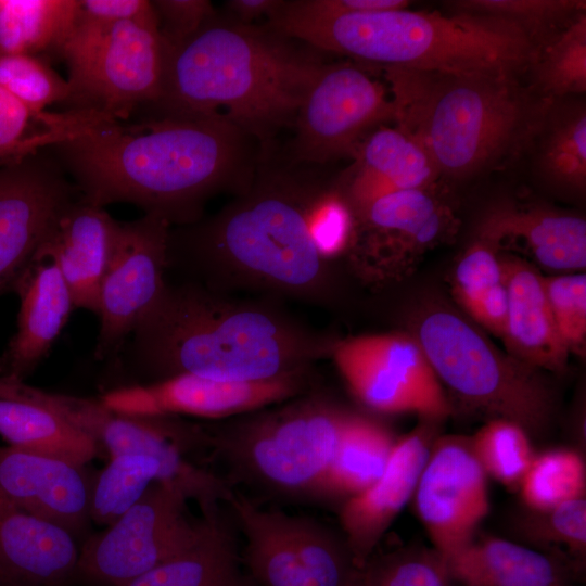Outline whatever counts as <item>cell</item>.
<instances>
[{
  "label": "cell",
  "mask_w": 586,
  "mask_h": 586,
  "mask_svg": "<svg viewBox=\"0 0 586 586\" xmlns=\"http://www.w3.org/2000/svg\"><path fill=\"white\" fill-rule=\"evenodd\" d=\"M339 336L296 318L280 301L167 284L132 333L131 356L151 382L192 374L258 382L313 368L331 357Z\"/></svg>",
  "instance_id": "3957f363"
},
{
  "label": "cell",
  "mask_w": 586,
  "mask_h": 586,
  "mask_svg": "<svg viewBox=\"0 0 586 586\" xmlns=\"http://www.w3.org/2000/svg\"><path fill=\"white\" fill-rule=\"evenodd\" d=\"M313 368L258 382H225L179 374L117 387L100 400L111 410L138 417L194 416L228 419L270 407L310 391Z\"/></svg>",
  "instance_id": "e0dca14e"
},
{
  "label": "cell",
  "mask_w": 586,
  "mask_h": 586,
  "mask_svg": "<svg viewBox=\"0 0 586 586\" xmlns=\"http://www.w3.org/2000/svg\"><path fill=\"white\" fill-rule=\"evenodd\" d=\"M322 187L301 170L259 162L246 190L216 214L170 228L168 267L216 292L333 308L339 266L320 254L309 221Z\"/></svg>",
  "instance_id": "7a4b0ae2"
},
{
  "label": "cell",
  "mask_w": 586,
  "mask_h": 586,
  "mask_svg": "<svg viewBox=\"0 0 586 586\" xmlns=\"http://www.w3.org/2000/svg\"><path fill=\"white\" fill-rule=\"evenodd\" d=\"M203 515L206 525L193 546L126 586H252L220 508Z\"/></svg>",
  "instance_id": "f1b7e54d"
},
{
  "label": "cell",
  "mask_w": 586,
  "mask_h": 586,
  "mask_svg": "<svg viewBox=\"0 0 586 586\" xmlns=\"http://www.w3.org/2000/svg\"><path fill=\"white\" fill-rule=\"evenodd\" d=\"M94 119L86 110L35 113L0 88V165L67 140Z\"/></svg>",
  "instance_id": "836d02e7"
},
{
  "label": "cell",
  "mask_w": 586,
  "mask_h": 586,
  "mask_svg": "<svg viewBox=\"0 0 586 586\" xmlns=\"http://www.w3.org/2000/svg\"><path fill=\"white\" fill-rule=\"evenodd\" d=\"M533 167L549 186L571 193L586 187V109L576 97L550 99L528 144Z\"/></svg>",
  "instance_id": "83f0119b"
},
{
  "label": "cell",
  "mask_w": 586,
  "mask_h": 586,
  "mask_svg": "<svg viewBox=\"0 0 586 586\" xmlns=\"http://www.w3.org/2000/svg\"><path fill=\"white\" fill-rule=\"evenodd\" d=\"M351 409L310 391L216 425H202L239 480L285 497H315Z\"/></svg>",
  "instance_id": "52a82bcc"
},
{
  "label": "cell",
  "mask_w": 586,
  "mask_h": 586,
  "mask_svg": "<svg viewBox=\"0 0 586 586\" xmlns=\"http://www.w3.org/2000/svg\"><path fill=\"white\" fill-rule=\"evenodd\" d=\"M431 436L426 426H420L398 438L380 479L344 501L340 523L357 569L371 559L382 535L413 497L430 454Z\"/></svg>",
  "instance_id": "ffe728a7"
},
{
  "label": "cell",
  "mask_w": 586,
  "mask_h": 586,
  "mask_svg": "<svg viewBox=\"0 0 586 586\" xmlns=\"http://www.w3.org/2000/svg\"><path fill=\"white\" fill-rule=\"evenodd\" d=\"M518 488L523 502L534 511L585 498V462L577 451L566 448L535 455Z\"/></svg>",
  "instance_id": "d590c367"
},
{
  "label": "cell",
  "mask_w": 586,
  "mask_h": 586,
  "mask_svg": "<svg viewBox=\"0 0 586 586\" xmlns=\"http://www.w3.org/2000/svg\"><path fill=\"white\" fill-rule=\"evenodd\" d=\"M394 118L382 84L347 63L322 64L297 110L292 163L322 165L347 155L373 126Z\"/></svg>",
  "instance_id": "5bb4252c"
},
{
  "label": "cell",
  "mask_w": 586,
  "mask_h": 586,
  "mask_svg": "<svg viewBox=\"0 0 586 586\" xmlns=\"http://www.w3.org/2000/svg\"><path fill=\"white\" fill-rule=\"evenodd\" d=\"M486 480L469 440L446 436L431 446L413 497L434 550L444 559L468 544L487 515Z\"/></svg>",
  "instance_id": "ac0fdd59"
},
{
  "label": "cell",
  "mask_w": 586,
  "mask_h": 586,
  "mask_svg": "<svg viewBox=\"0 0 586 586\" xmlns=\"http://www.w3.org/2000/svg\"><path fill=\"white\" fill-rule=\"evenodd\" d=\"M78 558L73 534L24 511L0 491V586H68Z\"/></svg>",
  "instance_id": "7402d4cb"
},
{
  "label": "cell",
  "mask_w": 586,
  "mask_h": 586,
  "mask_svg": "<svg viewBox=\"0 0 586 586\" xmlns=\"http://www.w3.org/2000/svg\"><path fill=\"white\" fill-rule=\"evenodd\" d=\"M499 256L508 297L501 336L506 352L537 370H565L570 353L556 326L544 276L522 257Z\"/></svg>",
  "instance_id": "d4e9b609"
},
{
  "label": "cell",
  "mask_w": 586,
  "mask_h": 586,
  "mask_svg": "<svg viewBox=\"0 0 586 586\" xmlns=\"http://www.w3.org/2000/svg\"><path fill=\"white\" fill-rule=\"evenodd\" d=\"M255 138L216 114L103 118L47 150L95 206L126 202L171 227L201 219L222 191L243 192L259 164Z\"/></svg>",
  "instance_id": "6da1fadb"
},
{
  "label": "cell",
  "mask_w": 586,
  "mask_h": 586,
  "mask_svg": "<svg viewBox=\"0 0 586 586\" xmlns=\"http://www.w3.org/2000/svg\"><path fill=\"white\" fill-rule=\"evenodd\" d=\"M17 328L0 355V375L24 381L47 357L76 309L55 260L39 249L17 282Z\"/></svg>",
  "instance_id": "44dd1931"
},
{
  "label": "cell",
  "mask_w": 586,
  "mask_h": 586,
  "mask_svg": "<svg viewBox=\"0 0 586 586\" xmlns=\"http://www.w3.org/2000/svg\"><path fill=\"white\" fill-rule=\"evenodd\" d=\"M120 222L80 196L60 214L40 250L56 263L76 308L98 315L100 286Z\"/></svg>",
  "instance_id": "603a6c76"
},
{
  "label": "cell",
  "mask_w": 586,
  "mask_h": 586,
  "mask_svg": "<svg viewBox=\"0 0 586 586\" xmlns=\"http://www.w3.org/2000/svg\"><path fill=\"white\" fill-rule=\"evenodd\" d=\"M469 442L486 475L512 488L519 487L535 457L528 432L508 419H491Z\"/></svg>",
  "instance_id": "8d00e7d4"
},
{
  "label": "cell",
  "mask_w": 586,
  "mask_h": 586,
  "mask_svg": "<svg viewBox=\"0 0 586 586\" xmlns=\"http://www.w3.org/2000/svg\"><path fill=\"white\" fill-rule=\"evenodd\" d=\"M0 88L35 113L67 103L69 86L41 58L28 54L0 56Z\"/></svg>",
  "instance_id": "f35d334b"
},
{
  "label": "cell",
  "mask_w": 586,
  "mask_h": 586,
  "mask_svg": "<svg viewBox=\"0 0 586 586\" xmlns=\"http://www.w3.org/2000/svg\"><path fill=\"white\" fill-rule=\"evenodd\" d=\"M497 252L488 242L477 238L455 267L451 293L473 323L501 339L508 297Z\"/></svg>",
  "instance_id": "d6a6232c"
},
{
  "label": "cell",
  "mask_w": 586,
  "mask_h": 586,
  "mask_svg": "<svg viewBox=\"0 0 586 586\" xmlns=\"http://www.w3.org/2000/svg\"><path fill=\"white\" fill-rule=\"evenodd\" d=\"M0 436L9 446L85 466L99 444L60 416L31 402L0 397Z\"/></svg>",
  "instance_id": "4dcf8cb0"
},
{
  "label": "cell",
  "mask_w": 586,
  "mask_h": 586,
  "mask_svg": "<svg viewBox=\"0 0 586 586\" xmlns=\"http://www.w3.org/2000/svg\"><path fill=\"white\" fill-rule=\"evenodd\" d=\"M456 222L431 188L378 198L355 215L345 270L370 291L392 288L408 279L426 253L451 239Z\"/></svg>",
  "instance_id": "30bf717a"
},
{
  "label": "cell",
  "mask_w": 586,
  "mask_h": 586,
  "mask_svg": "<svg viewBox=\"0 0 586 586\" xmlns=\"http://www.w3.org/2000/svg\"><path fill=\"white\" fill-rule=\"evenodd\" d=\"M479 238L497 251L514 244L537 266L578 271L586 266V221L540 206L498 205L479 227Z\"/></svg>",
  "instance_id": "cb8c5ba5"
},
{
  "label": "cell",
  "mask_w": 586,
  "mask_h": 586,
  "mask_svg": "<svg viewBox=\"0 0 586 586\" xmlns=\"http://www.w3.org/2000/svg\"><path fill=\"white\" fill-rule=\"evenodd\" d=\"M396 441L382 423L351 410L315 497L346 500L369 488L383 474Z\"/></svg>",
  "instance_id": "f546056e"
},
{
  "label": "cell",
  "mask_w": 586,
  "mask_h": 586,
  "mask_svg": "<svg viewBox=\"0 0 586 586\" xmlns=\"http://www.w3.org/2000/svg\"><path fill=\"white\" fill-rule=\"evenodd\" d=\"M462 586H562L569 568L555 556L497 537H474L445 559Z\"/></svg>",
  "instance_id": "4316f807"
},
{
  "label": "cell",
  "mask_w": 586,
  "mask_h": 586,
  "mask_svg": "<svg viewBox=\"0 0 586 586\" xmlns=\"http://www.w3.org/2000/svg\"><path fill=\"white\" fill-rule=\"evenodd\" d=\"M331 358L351 393L372 411L431 421L450 412L442 384L409 332L339 337Z\"/></svg>",
  "instance_id": "4fadbf2b"
},
{
  "label": "cell",
  "mask_w": 586,
  "mask_h": 586,
  "mask_svg": "<svg viewBox=\"0 0 586 586\" xmlns=\"http://www.w3.org/2000/svg\"><path fill=\"white\" fill-rule=\"evenodd\" d=\"M78 13L84 17L106 23L120 21L157 23L152 2L146 0H79Z\"/></svg>",
  "instance_id": "f6af8a7d"
},
{
  "label": "cell",
  "mask_w": 586,
  "mask_h": 586,
  "mask_svg": "<svg viewBox=\"0 0 586 586\" xmlns=\"http://www.w3.org/2000/svg\"><path fill=\"white\" fill-rule=\"evenodd\" d=\"M188 500L175 485H151L116 521L84 543L76 577L97 586H126L193 546L206 518L192 520Z\"/></svg>",
  "instance_id": "8fae6325"
},
{
  "label": "cell",
  "mask_w": 586,
  "mask_h": 586,
  "mask_svg": "<svg viewBox=\"0 0 586 586\" xmlns=\"http://www.w3.org/2000/svg\"><path fill=\"white\" fill-rule=\"evenodd\" d=\"M458 11L499 17L519 25L534 47L585 12V1L575 0H461Z\"/></svg>",
  "instance_id": "74e56055"
},
{
  "label": "cell",
  "mask_w": 586,
  "mask_h": 586,
  "mask_svg": "<svg viewBox=\"0 0 586 586\" xmlns=\"http://www.w3.org/2000/svg\"><path fill=\"white\" fill-rule=\"evenodd\" d=\"M408 332L442 386L468 406L528 433L548 424L553 397L539 370L498 348L469 318L443 304H425L412 314Z\"/></svg>",
  "instance_id": "ba28073f"
},
{
  "label": "cell",
  "mask_w": 586,
  "mask_h": 586,
  "mask_svg": "<svg viewBox=\"0 0 586 586\" xmlns=\"http://www.w3.org/2000/svg\"><path fill=\"white\" fill-rule=\"evenodd\" d=\"M268 25L309 47L382 68L520 75L534 49L519 25L460 11L445 15L404 8L317 17L281 5Z\"/></svg>",
  "instance_id": "8992f818"
},
{
  "label": "cell",
  "mask_w": 586,
  "mask_h": 586,
  "mask_svg": "<svg viewBox=\"0 0 586 586\" xmlns=\"http://www.w3.org/2000/svg\"><path fill=\"white\" fill-rule=\"evenodd\" d=\"M522 519L521 528L530 540L566 547L579 558L586 549L585 498L561 504L546 511H534Z\"/></svg>",
  "instance_id": "b9f144b4"
},
{
  "label": "cell",
  "mask_w": 586,
  "mask_h": 586,
  "mask_svg": "<svg viewBox=\"0 0 586 586\" xmlns=\"http://www.w3.org/2000/svg\"><path fill=\"white\" fill-rule=\"evenodd\" d=\"M78 196L47 149L0 165V295L14 292L62 211Z\"/></svg>",
  "instance_id": "2e32d148"
},
{
  "label": "cell",
  "mask_w": 586,
  "mask_h": 586,
  "mask_svg": "<svg viewBox=\"0 0 586 586\" xmlns=\"http://www.w3.org/2000/svg\"><path fill=\"white\" fill-rule=\"evenodd\" d=\"M164 47H174L193 35L215 10L206 0L151 1Z\"/></svg>",
  "instance_id": "7bdbcfd3"
},
{
  "label": "cell",
  "mask_w": 586,
  "mask_h": 586,
  "mask_svg": "<svg viewBox=\"0 0 586 586\" xmlns=\"http://www.w3.org/2000/svg\"><path fill=\"white\" fill-rule=\"evenodd\" d=\"M409 4L406 0H296L284 1V7L295 13L331 17L359 12H371L391 9H404Z\"/></svg>",
  "instance_id": "ee69618b"
},
{
  "label": "cell",
  "mask_w": 586,
  "mask_h": 586,
  "mask_svg": "<svg viewBox=\"0 0 586 586\" xmlns=\"http://www.w3.org/2000/svg\"><path fill=\"white\" fill-rule=\"evenodd\" d=\"M164 47V46H163ZM322 63L270 28L214 13L190 37L164 47L156 115L216 114L264 149L293 126Z\"/></svg>",
  "instance_id": "277c9868"
},
{
  "label": "cell",
  "mask_w": 586,
  "mask_h": 586,
  "mask_svg": "<svg viewBox=\"0 0 586 586\" xmlns=\"http://www.w3.org/2000/svg\"><path fill=\"white\" fill-rule=\"evenodd\" d=\"M357 161L348 181L336 186L354 215L385 194L431 188L440 176L424 149L397 127L373 131Z\"/></svg>",
  "instance_id": "484cf974"
},
{
  "label": "cell",
  "mask_w": 586,
  "mask_h": 586,
  "mask_svg": "<svg viewBox=\"0 0 586 586\" xmlns=\"http://www.w3.org/2000/svg\"><path fill=\"white\" fill-rule=\"evenodd\" d=\"M79 0H0V56L60 53Z\"/></svg>",
  "instance_id": "1f68e13d"
},
{
  "label": "cell",
  "mask_w": 586,
  "mask_h": 586,
  "mask_svg": "<svg viewBox=\"0 0 586 586\" xmlns=\"http://www.w3.org/2000/svg\"><path fill=\"white\" fill-rule=\"evenodd\" d=\"M369 586H449L445 559L434 549L399 550L362 568Z\"/></svg>",
  "instance_id": "ab89813d"
},
{
  "label": "cell",
  "mask_w": 586,
  "mask_h": 586,
  "mask_svg": "<svg viewBox=\"0 0 586 586\" xmlns=\"http://www.w3.org/2000/svg\"><path fill=\"white\" fill-rule=\"evenodd\" d=\"M562 586H574V585H569V584H566V585H562Z\"/></svg>",
  "instance_id": "c3c4849f"
},
{
  "label": "cell",
  "mask_w": 586,
  "mask_h": 586,
  "mask_svg": "<svg viewBox=\"0 0 586 586\" xmlns=\"http://www.w3.org/2000/svg\"><path fill=\"white\" fill-rule=\"evenodd\" d=\"M526 71L530 87L544 99L577 97L586 91V13L582 12L536 44Z\"/></svg>",
  "instance_id": "e575fe53"
},
{
  "label": "cell",
  "mask_w": 586,
  "mask_h": 586,
  "mask_svg": "<svg viewBox=\"0 0 586 586\" xmlns=\"http://www.w3.org/2000/svg\"><path fill=\"white\" fill-rule=\"evenodd\" d=\"M545 290L558 331L570 354L586 347V276H544Z\"/></svg>",
  "instance_id": "60d3db41"
},
{
  "label": "cell",
  "mask_w": 586,
  "mask_h": 586,
  "mask_svg": "<svg viewBox=\"0 0 586 586\" xmlns=\"http://www.w3.org/2000/svg\"><path fill=\"white\" fill-rule=\"evenodd\" d=\"M59 55L68 68V110L126 120L160 97L164 47L157 23H106L78 13Z\"/></svg>",
  "instance_id": "9c48e42d"
},
{
  "label": "cell",
  "mask_w": 586,
  "mask_h": 586,
  "mask_svg": "<svg viewBox=\"0 0 586 586\" xmlns=\"http://www.w3.org/2000/svg\"><path fill=\"white\" fill-rule=\"evenodd\" d=\"M94 477L60 458L0 445V491L24 511L74 536L90 520Z\"/></svg>",
  "instance_id": "d6986e66"
},
{
  "label": "cell",
  "mask_w": 586,
  "mask_h": 586,
  "mask_svg": "<svg viewBox=\"0 0 586 586\" xmlns=\"http://www.w3.org/2000/svg\"><path fill=\"white\" fill-rule=\"evenodd\" d=\"M170 228L164 218L151 214L120 222L100 286L97 360L122 353L126 340L164 294Z\"/></svg>",
  "instance_id": "9a60e30c"
},
{
  "label": "cell",
  "mask_w": 586,
  "mask_h": 586,
  "mask_svg": "<svg viewBox=\"0 0 586 586\" xmlns=\"http://www.w3.org/2000/svg\"><path fill=\"white\" fill-rule=\"evenodd\" d=\"M226 504L244 539L242 562L260 586H345L357 569L344 538L318 521L234 492Z\"/></svg>",
  "instance_id": "7c38bea8"
},
{
  "label": "cell",
  "mask_w": 586,
  "mask_h": 586,
  "mask_svg": "<svg viewBox=\"0 0 586 586\" xmlns=\"http://www.w3.org/2000/svg\"><path fill=\"white\" fill-rule=\"evenodd\" d=\"M280 4L281 1L278 0H230L226 2V8L231 18L251 24L253 20L262 15L269 17Z\"/></svg>",
  "instance_id": "bcb514c9"
},
{
  "label": "cell",
  "mask_w": 586,
  "mask_h": 586,
  "mask_svg": "<svg viewBox=\"0 0 586 586\" xmlns=\"http://www.w3.org/2000/svg\"><path fill=\"white\" fill-rule=\"evenodd\" d=\"M383 71L397 128L440 176L469 178L527 150L549 101L512 73Z\"/></svg>",
  "instance_id": "5b68a950"
},
{
  "label": "cell",
  "mask_w": 586,
  "mask_h": 586,
  "mask_svg": "<svg viewBox=\"0 0 586 586\" xmlns=\"http://www.w3.org/2000/svg\"><path fill=\"white\" fill-rule=\"evenodd\" d=\"M345 586H369L364 569H355Z\"/></svg>",
  "instance_id": "7dc6e473"
}]
</instances>
